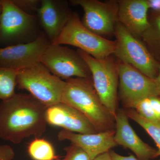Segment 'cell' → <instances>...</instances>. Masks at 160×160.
<instances>
[{
    "instance_id": "cell-1",
    "label": "cell",
    "mask_w": 160,
    "mask_h": 160,
    "mask_svg": "<svg viewBox=\"0 0 160 160\" xmlns=\"http://www.w3.org/2000/svg\"><path fill=\"white\" fill-rule=\"evenodd\" d=\"M47 107L31 95L15 93L0 103V138L18 144L46 129Z\"/></svg>"
},
{
    "instance_id": "cell-2",
    "label": "cell",
    "mask_w": 160,
    "mask_h": 160,
    "mask_svg": "<svg viewBox=\"0 0 160 160\" xmlns=\"http://www.w3.org/2000/svg\"><path fill=\"white\" fill-rule=\"evenodd\" d=\"M65 82L61 102L85 116L98 132L115 129V118L100 99L92 77L71 78Z\"/></svg>"
},
{
    "instance_id": "cell-3",
    "label": "cell",
    "mask_w": 160,
    "mask_h": 160,
    "mask_svg": "<svg viewBox=\"0 0 160 160\" xmlns=\"http://www.w3.org/2000/svg\"><path fill=\"white\" fill-rule=\"evenodd\" d=\"M17 84L48 107L61 102L66 82L38 62L18 71Z\"/></svg>"
},
{
    "instance_id": "cell-4",
    "label": "cell",
    "mask_w": 160,
    "mask_h": 160,
    "mask_svg": "<svg viewBox=\"0 0 160 160\" xmlns=\"http://www.w3.org/2000/svg\"><path fill=\"white\" fill-rule=\"evenodd\" d=\"M77 47L89 55L102 59L112 55L116 48V41L95 34L83 25L79 15L72 12L61 34L53 43Z\"/></svg>"
},
{
    "instance_id": "cell-5",
    "label": "cell",
    "mask_w": 160,
    "mask_h": 160,
    "mask_svg": "<svg viewBox=\"0 0 160 160\" xmlns=\"http://www.w3.org/2000/svg\"><path fill=\"white\" fill-rule=\"evenodd\" d=\"M77 51L90 69L95 89L103 105L115 119L118 110L119 85L118 60L112 55L102 59L92 57L80 49Z\"/></svg>"
},
{
    "instance_id": "cell-6",
    "label": "cell",
    "mask_w": 160,
    "mask_h": 160,
    "mask_svg": "<svg viewBox=\"0 0 160 160\" xmlns=\"http://www.w3.org/2000/svg\"><path fill=\"white\" fill-rule=\"evenodd\" d=\"M114 35L116 48L113 55L150 78L155 79L160 64L142 40L135 37L118 22L116 24Z\"/></svg>"
},
{
    "instance_id": "cell-7",
    "label": "cell",
    "mask_w": 160,
    "mask_h": 160,
    "mask_svg": "<svg viewBox=\"0 0 160 160\" xmlns=\"http://www.w3.org/2000/svg\"><path fill=\"white\" fill-rule=\"evenodd\" d=\"M40 62L62 80L92 77L89 66L78 52L62 45L50 44Z\"/></svg>"
},
{
    "instance_id": "cell-8",
    "label": "cell",
    "mask_w": 160,
    "mask_h": 160,
    "mask_svg": "<svg viewBox=\"0 0 160 160\" xmlns=\"http://www.w3.org/2000/svg\"><path fill=\"white\" fill-rule=\"evenodd\" d=\"M117 60L119 97L125 109H132L140 100L158 96L154 79L128 63Z\"/></svg>"
},
{
    "instance_id": "cell-9",
    "label": "cell",
    "mask_w": 160,
    "mask_h": 160,
    "mask_svg": "<svg viewBox=\"0 0 160 160\" xmlns=\"http://www.w3.org/2000/svg\"><path fill=\"white\" fill-rule=\"evenodd\" d=\"M74 6L82 8L84 15L81 22L87 29L105 38L114 34L118 21V1L105 2L98 0H72Z\"/></svg>"
},
{
    "instance_id": "cell-10",
    "label": "cell",
    "mask_w": 160,
    "mask_h": 160,
    "mask_svg": "<svg viewBox=\"0 0 160 160\" xmlns=\"http://www.w3.org/2000/svg\"><path fill=\"white\" fill-rule=\"evenodd\" d=\"M1 5L0 41L16 43L35 30L37 15L23 11L12 0H1Z\"/></svg>"
},
{
    "instance_id": "cell-11",
    "label": "cell",
    "mask_w": 160,
    "mask_h": 160,
    "mask_svg": "<svg viewBox=\"0 0 160 160\" xmlns=\"http://www.w3.org/2000/svg\"><path fill=\"white\" fill-rule=\"evenodd\" d=\"M50 44L45 33H42L29 42L0 48V67L17 71L28 68L40 62Z\"/></svg>"
},
{
    "instance_id": "cell-12",
    "label": "cell",
    "mask_w": 160,
    "mask_h": 160,
    "mask_svg": "<svg viewBox=\"0 0 160 160\" xmlns=\"http://www.w3.org/2000/svg\"><path fill=\"white\" fill-rule=\"evenodd\" d=\"M72 12L66 1H41L37 10V16L38 23L51 44L61 34Z\"/></svg>"
},
{
    "instance_id": "cell-13",
    "label": "cell",
    "mask_w": 160,
    "mask_h": 160,
    "mask_svg": "<svg viewBox=\"0 0 160 160\" xmlns=\"http://www.w3.org/2000/svg\"><path fill=\"white\" fill-rule=\"evenodd\" d=\"M47 124L67 131L92 134L98 132L87 118L71 106L59 102L47 107L46 112Z\"/></svg>"
},
{
    "instance_id": "cell-14",
    "label": "cell",
    "mask_w": 160,
    "mask_h": 160,
    "mask_svg": "<svg viewBox=\"0 0 160 160\" xmlns=\"http://www.w3.org/2000/svg\"><path fill=\"white\" fill-rule=\"evenodd\" d=\"M114 139L118 146L131 150L138 158L150 160L157 158V149L143 142L132 129L124 109H118L115 119Z\"/></svg>"
},
{
    "instance_id": "cell-15",
    "label": "cell",
    "mask_w": 160,
    "mask_h": 160,
    "mask_svg": "<svg viewBox=\"0 0 160 160\" xmlns=\"http://www.w3.org/2000/svg\"><path fill=\"white\" fill-rule=\"evenodd\" d=\"M115 133V129L92 134H81L62 129L58 133V138L59 141L68 140L80 147L92 160L118 146Z\"/></svg>"
},
{
    "instance_id": "cell-16",
    "label": "cell",
    "mask_w": 160,
    "mask_h": 160,
    "mask_svg": "<svg viewBox=\"0 0 160 160\" xmlns=\"http://www.w3.org/2000/svg\"><path fill=\"white\" fill-rule=\"evenodd\" d=\"M118 21L135 37L141 39L150 26L147 0H120Z\"/></svg>"
},
{
    "instance_id": "cell-17",
    "label": "cell",
    "mask_w": 160,
    "mask_h": 160,
    "mask_svg": "<svg viewBox=\"0 0 160 160\" xmlns=\"http://www.w3.org/2000/svg\"><path fill=\"white\" fill-rule=\"evenodd\" d=\"M149 22L150 26L141 38L154 58L160 61V12H156Z\"/></svg>"
},
{
    "instance_id": "cell-18",
    "label": "cell",
    "mask_w": 160,
    "mask_h": 160,
    "mask_svg": "<svg viewBox=\"0 0 160 160\" xmlns=\"http://www.w3.org/2000/svg\"><path fill=\"white\" fill-rule=\"evenodd\" d=\"M127 117L137 123L154 141L157 147V157L160 156V122H154L144 118L133 109H125Z\"/></svg>"
},
{
    "instance_id": "cell-19",
    "label": "cell",
    "mask_w": 160,
    "mask_h": 160,
    "mask_svg": "<svg viewBox=\"0 0 160 160\" xmlns=\"http://www.w3.org/2000/svg\"><path fill=\"white\" fill-rule=\"evenodd\" d=\"M28 152L33 160H55L54 148L51 143L44 139L36 138L29 144Z\"/></svg>"
},
{
    "instance_id": "cell-20",
    "label": "cell",
    "mask_w": 160,
    "mask_h": 160,
    "mask_svg": "<svg viewBox=\"0 0 160 160\" xmlns=\"http://www.w3.org/2000/svg\"><path fill=\"white\" fill-rule=\"evenodd\" d=\"M18 71L0 67V100L8 99L15 94Z\"/></svg>"
},
{
    "instance_id": "cell-21",
    "label": "cell",
    "mask_w": 160,
    "mask_h": 160,
    "mask_svg": "<svg viewBox=\"0 0 160 160\" xmlns=\"http://www.w3.org/2000/svg\"><path fill=\"white\" fill-rule=\"evenodd\" d=\"M66 155L61 160H91L88 154L80 147L71 144L64 148Z\"/></svg>"
},
{
    "instance_id": "cell-22",
    "label": "cell",
    "mask_w": 160,
    "mask_h": 160,
    "mask_svg": "<svg viewBox=\"0 0 160 160\" xmlns=\"http://www.w3.org/2000/svg\"><path fill=\"white\" fill-rule=\"evenodd\" d=\"M12 1L19 8L29 14L32 12H37L41 2L39 0H12Z\"/></svg>"
},
{
    "instance_id": "cell-23",
    "label": "cell",
    "mask_w": 160,
    "mask_h": 160,
    "mask_svg": "<svg viewBox=\"0 0 160 160\" xmlns=\"http://www.w3.org/2000/svg\"><path fill=\"white\" fill-rule=\"evenodd\" d=\"M14 157V150L11 146L7 145L0 146V160H12Z\"/></svg>"
},
{
    "instance_id": "cell-24",
    "label": "cell",
    "mask_w": 160,
    "mask_h": 160,
    "mask_svg": "<svg viewBox=\"0 0 160 160\" xmlns=\"http://www.w3.org/2000/svg\"><path fill=\"white\" fill-rule=\"evenodd\" d=\"M109 153L112 160H142L135 157L134 156L132 155H130L129 156H124L119 154L113 150H110ZM157 160H160V159Z\"/></svg>"
},
{
    "instance_id": "cell-25",
    "label": "cell",
    "mask_w": 160,
    "mask_h": 160,
    "mask_svg": "<svg viewBox=\"0 0 160 160\" xmlns=\"http://www.w3.org/2000/svg\"><path fill=\"white\" fill-rule=\"evenodd\" d=\"M149 9L155 12H160V0H148Z\"/></svg>"
},
{
    "instance_id": "cell-26",
    "label": "cell",
    "mask_w": 160,
    "mask_h": 160,
    "mask_svg": "<svg viewBox=\"0 0 160 160\" xmlns=\"http://www.w3.org/2000/svg\"><path fill=\"white\" fill-rule=\"evenodd\" d=\"M92 160H112L110 156L109 151L98 156Z\"/></svg>"
},
{
    "instance_id": "cell-27",
    "label": "cell",
    "mask_w": 160,
    "mask_h": 160,
    "mask_svg": "<svg viewBox=\"0 0 160 160\" xmlns=\"http://www.w3.org/2000/svg\"><path fill=\"white\" fill-rule=\"evenodd\" d=\"M154 80L156 86L158 96L160 97V66L159 68L158 73L157 77Z\"/></svg>"
},
{
    "instance_id": "cell-28",
    "label": "cell",
    "mask_w": 160,
    "mask_h": 160,
    "mask_svg": "<svg viewBox=\"0 0 160 160\" xmlns=\"http://www.w3.org/2000/svg\"><path fill=\"white\" fill-rule=\"evenodd\" d=\"M1 0H0V14H1Z\"/></svg>"
}]
</instances>
